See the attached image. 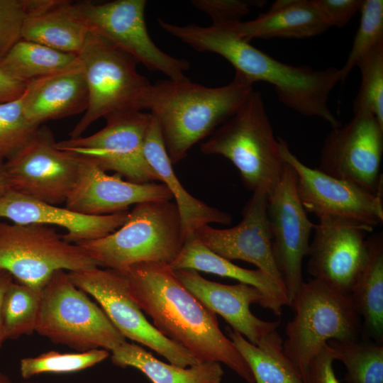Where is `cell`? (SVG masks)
Listing matches in <instances>:
<instances>
[{
	"mask_svg": "<svg viewBox=\"0 0 383 383\" xmlns=\"http://www.w3.org/2000/svg\"><path fill=\"white\" fill-rule=\"evenodd\" d=\"M109 356L110 352L105 349L71 353L51 350L21 359L19 370L25 379L43 373H70L94 366Z\"/></svg>",
	"mask_w": 383,
	"mask_h": 383,
	"instance_id": "cell-34",
	"label": "cell"
},
{
	"mask_svg": "<svg viewBox=\"0 0 383 383\" xmlns=\"http://www.w3.org/2000/svg\"><path fill=\"white\" fill-rule=\"evenodd\" d=\"M366 262L350 293L362 320L361 339L383 344V234L367 237Z\"/></svg>",
	"mask_w": 383,
	"mask_h": 383,
	"instance_id": "cell-26",
	"label": "cell"
},
{
	"mask_svg": "<svg viewBox=\"0 0 383 383\" xmlns=\"http://www.w3.org/2000/svg\"><path fill=\"white\" fill-rule=\"evenodd\" d=\"M172 199L164 184L124 180L118 174H108L94 161L80 156L78 175L65 207L86 215L101 216L128 211L129 206L143 202Z\"/></svg>",
	"mask_w": 383,
	"mask_h": 383,
	"instance_id": "cell-19",
	"label": "cell"
},
{
	"mask_svg": "<svg viewBox=\"0 0 383 383\" xmlns=\"http://www.w3.org/2000/svg\"><path fill=\"white\" fill-rule=\"evenodd\" d=\"M252 85L235 74L228 84L208 87L185 80L151 84L143 103L157 121L172 165L182 160L197 142L210 135L244 103Z\"/></svg>",
	"mask_w": 383,
	"mask_h": 383,
	"instance_id": "cell-3",
	"label": "cell"
},
{
	"mask_svg": "<svg viewBox=\"0 0 383 383\" xmlns=\"http://www.w3.org/2000/svg\"><path fill=\"white\" fill-rule=\"evenodd\" d=\"M72 282L91 296L126 339L146 346L170 363L182 367L199 364L184 348L162 335L129 294L125 275L98 267L68 272Z\"/></svg>",
	"mask_w": 383,
	"mask_h": 383,
	"instance_id": "cell-10",
	"label": "cell"
},
{
	"mask_svg": "<svg viewBox=\"0 0 383 383\" xmlns=\"http://www.w3.org/2000/svg\"><path fill=\"white\" fill-rule=\"evenodd\" d=\"M77 57L23 39L0 59V70L27 84L65 68Z\"/></svg>",
	"mask_w": 383,
	"mask_h": 383,
	"instance_id": "cell-30",
	"label": "cell"
},
{
	"mask_svg": "<svg viewBox=\"0 0 383 383\" xmlns=\"http://www.w3.org/2000/svg\"><path fill=\"white\" fill-rule=\"evenodd\" d=\"M96 267L79 245L67 241L53 227L0 221V269L16 281L43 288L55 271Z\"/></svg>",
	"mask_w": 383,
	"mask_h": 383,
	"instance_id": "cell-9",
	"label": "cell"
},
{
	"mask_svg": "<svg viewBox=\"0 0 383 383\" xmlns=\"http://www.w3.org/2000/svg\"><path fill=\"white\" fill-rule=\"evenodd\" d=\"M262 1L243 0H194L192 4L206 13L213 25H232L242 21L252 7L261 6Z\"/></svg>",
	"mask_w": 383,
	"mask_h": 383,
	"instance_id": "cell-38",
	"label": "cell"
},
{
	"mask_svg": "<svg viewBox=\"0 0 383 383\" xmlns=\"http://www.w3.org/2000/svg\"><path fill=\"white\" fill-rule=\"evenodd\" d=\"M129 211L92 216L41 201L9 189L0 196V218L14 223L57 226L65 229L64 238L72 243L103 238L126 221Z\"/></svg>",
	"mask_w": 383,
	"mask_h": 383,
	"instance_id": "cell-21",
	"label": "cell"
},
{
	"mask_svg": "<svg viewBox=\"0 0 383 383\" xmlns=\"http://www.w3.org/2000/svg\"><path fill=\"white\" fill-rule=\"evenodd\" d=\"M85 74L89 102L86 111L70 133H82L96 120L121 112L143 111L151 85L137 70L138 62L110 41L89 30L77 55Z\"/></svg>",
	"mask_w": 383,
	"mask_h": 383,
	"instance_id": "cell-7",
	"label": "cell"
},
{
	"mask_svg": "<svg viewBox=\"0 0 383 383\" xmlns=\"http://www.w3.org/2000/svg\"><path fill=\"white\" fill-rule=\"evenodd\" d=\"M51 131L40 126L32 138L3 162L9 189L58 206L65 203L78 175L80 156L59 149Z\"/></svg>",
	"mask_w": 383,
	"mask_h": 383,
	"instance_id": "cell-12",
	"label": "cell"
},
{
	"mask_svg": "<svg viewBox=\"0 0 383 383\" xmlns=\"http://www.w3.org/2000/svg\"><path fill=\"white\" fill-rule=\"evenodd\" d=\"M22 96L0 104V161L8 160L23 147L40 126L26 118Z\"/></svg>",
	"mask_w": 383,
	"mask_h": 383,
	"instance_id": "cell-37",
	"label": "cell"
},
{
	"mask_svg": "<svg viewBox=\"0 0 383 383\" xmlns=\"http://www.w3.org/2000/svg\"><path fill=\"white\" fill-rule=\"evenodd\" d=\"M327 344L335 360L345 365L346 383H383V344L362 339Z\"/></svg>",
	"mask_w": 383,
	"mask_h": 383,
	"instance_id": "cell-32",
	"label": "cell"
},
{
	"mask_svg": "<svg viewBox=\"0 0 383 383\" xmlns=\"http://www.w3.org/2000/svg\"><path fill=\"white\" fill-rule=\"evenodd\" d=\"M361 82L353 103L355 114H370L383 126V44L368 52L357 63Z\"/></svg>",
	"mask_w": 383,
	"mask_h": 383,
	"instance_id": "cell-33",
	"label": "cell"
},
{
	"mask_svg": "<svg viewBox=\"0 0 383 383\" xmlns=\"http://www.w3.org/2000/svg\"><path fill=\"white\" fill-rule=\"evenodd\" d=\"M281 155L294 170L300 201L318 218L334 217L374 230L383 222L382 192L374 194L351 182L328 175L304 164L278 138Z\"/></svg>",
	"mask_w": 383,
	"mask_h": 383,
	"instance_id": "cell-14",
	"label": "cell"
},
{
	"mask_svg": "<svg viewBox=\"0 0 383 383\" xmlns=\"http://www.w3.org/2000/svg\"><path fill=\"white\" fill-rule=\"evenodd\" d=\"M26 84L0 70V104L20 98L25 91Z\"/></svg>",
	"mask_w": 383,
	"mask_h": 383,
	"instance_id": "cell-41",
	"label": "cell"
},
{
	"mask_svg": "<svg viewBox=\"0 0 383 383\" xmlns=\"http://www.w3.org/2000/svg\"><path fill=\"white\" fill-rule=\"evenodd\" d=\"M14 281L13 276L7 271L0 269V349L4 343V338L3 335L2 322H1V306L4 294Z\"/></svg>",
	"mask_w": 383,
	"mask_h": 383,
	"instance_id": "cell-42",
	"label": "cell"
},
{
	"mask_svg": "<svg viewBox=\"0 0 383 383\" xmlns=\"http://www.w3.org/2000/svg\"><path fill=\"white\" fill-rule=\"evenodd\" d=\"M185 239L177 208L171 201L138 204L113 233L77 245L97 264L123 272L143 262L170 265Z\"/></svg>",
	"mask_w": 383,
	"mask_h": 383,
	"instance_id": "cell-5",
	"label": "cell"
},
{
	"mask_svg": "<svg viewBox=\"0 0 383 383\" xmlns=\"http://www.w3.org/2000/svg\"><path fill=\"white\" fill-rule=\"evenodd\" d=\"M89 33V29L79 14L75 4L59 0L51 8L26 19L23 39L77 55Z\"/></svg>",
	"mask_w": 383,
	"mask_h": 383,
	"instance_id": "cell-27",
	"label": "cell"
},
{
	"mask_svg": "<svg viewBox=\"0 0 383 383\" xmlns=\"http://www.w3.org/2000/svg\"><path fill=\"white\" fill-rule=\"evenodd\" d=\"M291 306L283 350L305 382L309 362L328 341L360 339L362 320L350 294L316 279L304 282Z\"/></svg>",
	"mask_w": 383,
	"mask_h": 383,
	"instance_id": "cell-6",
	"label": "cell"
},
{
	"mask_svg": "<svg viewBox=\"0 0 383 383\" xmlns=\"http://www.w3.org/2000/svg\"><path fill=\"white\" fill-rule=\"evenodd\" d=\"M8 190L9 187L3 172V161H0V196L4 194Z\"/></svg>",
	"mask_w": 383,
	"mask_h": 383,
	"instance_id": "cell-43",
	"label": "cell"
},
{
	"mask_svg": "<svg viewBox=\"0 0 383 383\" xmlns=\"http://www.w3.org/2000/svg\"><path fill=\"white\" fill-rule=\"evenodd\" d=\"M360 22L351 50L340 69V82H344L360 60L378 45L383 44V1L363 0Z\"/></svg>",
	"mask_w": 383,
	"mask_h": 383,
	"instance_id": "cell-35",
	"label": "cell"
},
{
	"mask_svg": "<svg viewBox=\"0 0 383 383\" xmlns=\"http://www.w3.org/2000/svg\"><path fill=\"white\" fill-rule=\"evenodd\" d=\"M311 2L329 28H342L360 10L363 0H311Z\"/></svg>",
	"mask_w": 383,
	"mask_h": 383,
	"instance_id": "cell-39",
	"label": "cell"
},
{
	"mask_svg": "<svg viewBox=\"0 0 383 383\" xmlns=\"http://www.w3.org/2000/svg\"><path fill=\"white\" fill-rule=\"evenodd\" d=\"M22 98L26 118L37 126L84 113L89 94L79 57L55 73L28 82Z\"/></svg>",
	"mask_w": 383,
	"mask_h": 383,
	"instance_id": "cell-22",
	"label": "cell"
},
{
	"mask_svg": "<svg viewBox=\"0 0 383 383\" xmlns=\"http://www.w3.org/2000/svg\"><path fill=\"white\" fill-rule=\"evenodd\" d=\"M113 365L134 367L152 383H221L223 370L217 362H206L187 367L165 363L143 347L127 341L110 353Z\"/></svg>",
	"mask_w": 383,
	"mask_h": 383,
	"instance_id": "cell-28",
	"label": "cell"
},
{
	"mask_svg": "<svg viewBox=\"0 0 383 383\" xmlns=\"http://www.w3.org/2000/svg\"><path fill=\"white\" fill-rule=\"evenodd\" d=\"M230 26L248 42L256 38H306L329 28L311 0H278L257 18Z\"/></svg>",
	"mask_w": 383,
	"mask_h": 383,
	"instance_id": "cell-25",
	"label": "cell"
},
{
	"mask_svg": "<svg viewBox=\"0 0 383 383\" xmlns=\"http://www.w3.org/2000/svg\"><path fill=\"white\" fill-rule=\"evenodd\" d=\"M226 332L250 367L255 383H305L284 353L283 340L277 330L265 335L257 345L231 328L227 327Z\"/></svg>",
	"mask_w": 383,
	"mask_h": 383,
	"instance_id": "cell-29",
	"label": "cell"
},
{
	"mask_svg": "<svg viewBox=\"0 0 383 383\" xmlns=\"http://www.w3.org/2000/svg\"><path fill=\"white\" fill-rule=\"evenodd\" d=\"M0 383H13L9 376L0 371Z\"/></svg>",
	"mask_w": 383,
	"mask_h": 383,
	"instance_id": "cell-44",
	"label": "cell"
},
{
	"mask_svg": "<svg viewBox=\"0 0 383 383\" xmlns=\"http://www.w3.org/2000/svg\"><path fill=\"white\" fill-rule=\"evenodd\" d=\"M333 352L326 344L308 366L305 383H339L333 367Z\"/></svg>",
	"mask_w": 383,
	"mask_h": 383,
	"instance_id": "cell-40",
	"label": "cell"
},
{
	"mask_svg": "<svg viewBox=\"0 0 383 383\" xmlns=\"http://www.w3.org/2000/svg\"><path fill=\"white\" fill-rule=\"evenodd\" d=\"M43 288L14 281L2 302L1 322L4 340H15L35 332Z\"/></svg>",
	"mask_w": 383,
	"mask_h": 383,
	"instance_id": "cell-31",
	"label": "cell"
},
{
	"mask_svg": "<svg viewBox=\"0 0 383 383\" xmlns=\"http://www.w3.org/2000/svg\"><path fill=\"white\" fill-rule=\"evenodd\" d=\"M267 212L274 260L292 303L304 283L302 262L315 224L299 198L295 173L286 162L280 180L269 194Z\"/></svg>",
	"mask_w": 383,
	"mask_h": 383,
	"instance_id": "cell-16",
	"label": "cell"
},
{
	"mask_svg": "<svg viewBox=\"0 0 383 383\" xmlns=\"http://www.w3.org/2000/svg\"><path fill=\"white\" fill-rule=\"evenodd\" d=\"M382 154L383 126L372 115L355 114L327 135L318 169L377 194L383 192Z\"/></svg>",
	"mask_w": 383,
	"mask_h": 383,
	"instance_id": "cell-15",
	"label": "cell"
},
{
	"mask_svg": "<svg viewBox=\"0 0 383 383\" xmlns=\"http://www.w3.org/2000/svg\"><path fill=\"white\" fill-rule=\"evenodd\" d=\"M122 273L130 296L162 335L198 363H223L247 383H255L250 367L221 331L216 314L183 285L168 264L139 263Z\"/></svg>",
	"mask_w": 383,
	"mask_h": 383,
	"instance_id": "cell-1",
	"label": "cell"
},
{
	"mask_svg": "<svg viewBox=\"0 0 383 383\" xmlns=\"http://www.w3.org/2000/svg\"><path fill=\"white\" fill-rule=\"evenodd\" d=\"M174 272L183 285L204 306L219 314L232 329L251 343L257 345L279 326V321H263L251 312L252 304L268 309L266 299L257 288L243 283L228 285L210 281L192 270Z\"/></svg>",
	"mask_w": 383,
	"mask_h": 383,
	"instance_id": "cell-20",
	"label": "cell"
},
{
	"mask_svg": "<svg viewBox=\"0 0 383 383\" xmlns=\"http://www.w3.org/2000/svg\"><path fill=\"white\" fill-rule=\"evenodd\" d=\"M187 43L196 51L222 56L233 66L235 74L251 85L257 82L272 84L279 101L298 113L320 118L332 128L342 125L328 106L331 92L340 82V69L286 64L240 38L230 26L193 25Z\"/></svg>",
	"mask_w": 383,
	"mask_h": 383,
	"instance_id": "cell-2",
	"label": "cell"
},
{
	"mask_svg": "<svg viewBox=\"0 0 383 383\" xmlns=\"http://www.w3.org/2000/svg\"><path fill=\"white\" fill-rule=\"evenodd\" d=\"M173 270H192L238 280L257 288L267 301L268 309L280 316L282 307L291 306L287 292L263 271L239 267L208 249L194 235L187 238L177 255L169 265Z\"/></svg>",
	"mask_w": 383,
	"mask_h": 383,
	"instance_id": "cell-24",
	"label": "cell"
},
{
	"mask_svg": "<svg viewBox=\"0 0 383 383\" xmlns=\"http://www.w3.org/2000/svg\"><path fill=\"white\" fill-rule=\"evenodd\" d=\"M200 149L204 154L229 160L239 171L244 186L252 192L270 194L285 165L262 94L255 90Z\"/></svg>",
	"mask_w": 383,
	"mask_h": 383,
	"instance_id": "cell-4",
	"label": "cell"
},
{
	"mask_svg": "<svg viewBox=\"0 0 383 383\" xmlns=\"http://www.w3.org/2000/svg\"><path fill=\"white\" fill-rule=\"evenodd\" d=\"M35 332L77 352L111 353L126 341L103 309L62 270L55 271L43 287Z\"/></svg>",
	"mask_w": 383,
	"mask_h": 383,
	"instance_id": "cell-8",
	"label": "cell"
},
{
	"mask_svg": "<svg viewBox=\"0 0 383 383\" xmlns=\"http://www.w3.org/2000/svg\"><path fill=\"white\" fill-rule=\"evenodd\" d=\"M89 30L101 35L151 71L172 80H185L189 62L162 51L151 39L145 23V0H116L102 4L74 3Z\"/></svg>",
	"mask_w": 383,
	"mask_h": 383,
	"instance_id": "cell-13",
	"label": "cell"
},
{
	"mask_svg": "<svg viewBox=\"0 0 383 383\" xmlns=\"http://www.w3.org/2000/svg\"><path fill=\"white\" fill-rule=\"evenodd\" d=\"M22 383H35V382H22Z\"/></svg>",
	"mask_w": 383,
	"mask_h": 383,
	"instance_id": "cell-45",
	"label": "cell"
},
{
	"mask_svg": "<svg viewBox=\"0 0 383 383\" xmlns=\"http://www.w3.org/2000/svg\"><path fill=\"white\" fill-rule=\"evenodd\" d=\"M152 118L150 113L143 111L113 113L105 118L106 124L98 132L57 142L56 146L88 157L104 171H113L128 181H159L144 154L145 140Z\"/></svg>",
	"mask_w": 383,
	"mask_h": 383,
	"instance_id": "cell-11",
	"label": "cell"
},
{
	"mask_svg": "<svg viewBox=\"0 0 383 383\" xmlns=\"http://www.w3.org/2000/svg\"><path fill=\"white\" fill-rule=\"evenodd\" d=\"M144 154L159 181L168 188L175 200L185 240L204 225L211 223L229 224L232 221L231 214L196 199L182 187L173 171L159 123L154 116L145 137Z\"/></svg>",
	"mask_w": 383,
	"mask_h": 383,
	"instance_id": "cell-23",
	"label": "cell"
},
{
	"mask_svg": "<svg viewBox=\"0 0 383 383\" xmlns=\"http://www.w3.org/2000/svg\"><path fill=\"white\" fill-rule=\"evenodd\" d=\"M59 0H0V59L23 40L26 19L45 11Z\"/></svg>",
	"mask_w": 383,
	"mask_h": 383,
	"instance_id": "cell-36",
	"label": "cell"
},
{
	"mask_svg": "<svg viewBox=\"0 0 383 383\" xmlns=\"http://www.w3.org/2000/svg\"><path fill=\"white\" fill-rule=\"evenodd\" d=\"M268 197L269 194L264 191L253 192L243 208L241 221L235 226L218 229L207 224L193 235L208 249L225 259L255 265L287 292L272 251Z\"/></svg>",
	"mask_w": 383,
	"mask_h": 383,
	"instance_id": "cell-18",
	"label": "cell"
},
{
	"mask_svg": "<svg viewBox=\"0 0 383 383\" xmlns=\"http://www.w3.org/2000/svg\"><path fill=\"white\" fill-rule=\"evenodd\" d=\"M318 220L310 243L307 272L313 279L350 294L366 262L367 233L373 229L339 218Z\"/></svg>",
	"mask_w": 383,
	"mask_h": 383,
	"instance_id": "cell-17",
	"label": "cell"
}]
</instances>
